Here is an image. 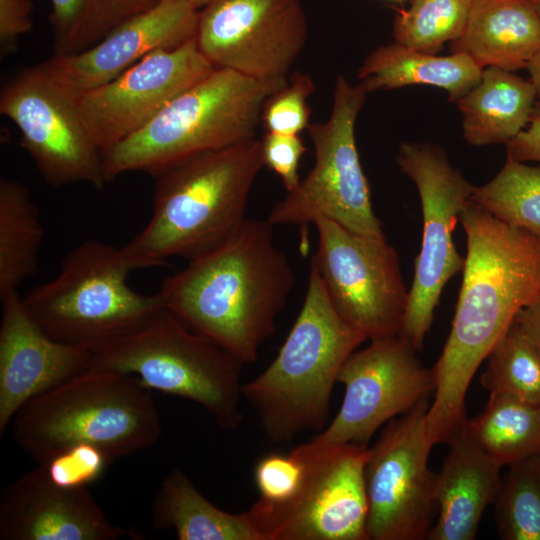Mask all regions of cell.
I'll list each match as a JSON object with an SVG mask.
<instances>
[{"mask_svg":"<svg viewBox=\"0 0 540 540\" xmlns=\"http://www.w3.org/2000/svg\"><path fill=\"white\" fill-rule=\"evenodd\" d=\"M150 391L132 375L87 369L27 401L12 420L14 439L39 464L78 444L110 461L147 449L162 433Z\"/></svg>","mask_w":540,"mask_h":540,"instance_id":"obj_5","label":"cell"},{"mask_svg":"<svg viewBox=\"0 0 540 540\" xmlns=\"http://www.w3.org/2000/svg\"><path fill=\"white\" fill-rule=\"evenodd\" d=\"M307 35L300 0H211L199 9L194 41L215 68L274 79L287 78Z\"/></svg>","mask_w":540,"mask_h":540,"instance_id":"obj_16","label":"cell"},{"mask_svg":"<svg viewBox=\"0 0 540 540\" xmlns=\"http://www.w3.org/2000/svg\"><path fill=\"white\" fill-rule=\"evenodd\" d=\"M198 13L199 9L185 0H160L91 47L74 54L53 55L42 65L77 100L119 77L147 55L194 38Z\"/></svg>","mask_w":540,"mask_h":540,"instance_id":"obj_18","label":"cell"},{"mask_svg":"<svg viewBox=\"0 0 540 540\" xmlns=\"http://www.w3.org/2000/svg\"><path fill=\"white\" fill-rule=\"evenodd\" d=\"M287 81L214 68L141 129L101 152L106 181L134 171L155 176L194 155L255 138L264 102Z\"/></svg>","mask_w":540,"mask_h":540,"instance_id":"obj_6","label":"cell"},{"mask_svg":"<svg viewBox=\"0 0 540 540\" xmlns=\"http://www.w3.org/2000/svg\"><path fill=\"white\" fill-rule=\"evenodd\" d=\"M0 113L15 124L21 145L54 187L107 183L101 150L80 116L77 100L41 64L21 70L1 89Z\"/></svg>","mask_w":540,"mask_h":540,"instance_id":"obj_14","label":"cell"},{"mask_svg":"<svg viewBox=\"0 0 540 540\" xmlns=\"http://www.w3.org/2000/svg\"><path fill=\"white\" fill-rule=\"evenodd\" d=\"M261 148L264 166L279 176L287 192L294 190L300 182V160L307 150L303 139L299 134L266 132Z\"/></svg>","mask_w":540,"mask_h":540,"instance_id":"obj_36","label":"cell"},{"mask_svg":"<svg viewBox=\"0 0 540 540\" xmlns=\"http://www.w3.org/2000/svg\"><path fill=\"white\" fill-rule=\"evenodd\" d=\"M401 336L371 340L344 363L338 382L344 386L340 409L312 440L313 448L368 445L387 421L410 411L434 391L432 371Z\"/></svg>","mask_w":540,"mask_h":540,"instance_id":"obj_15","label":"cell"},{"mask_svg":"<svg viewBox=\"0 0 540 540\" xmlns=\"http://www.w3.org/2000/svg\"><path fill=\"white\" fill-rule=\"evenodd\" d=\"M156 529L180 540H264L250 510L230 513L211 503L180 469L161 482L152 504Z\"/></svg>","mask_w":540,"mask_h":540,"instance_id":"obj_25","label":"cell"},{"mask_svg":"<svg viewBox=\"0 0 540 540\" xmlns=\"http://www.w3.org/2000/svg\"><path fill=\"white\" fill-rule=\"evenodd\" d=\"M263 167L261 140L251 138L161 171L154 176L152 215L122 250L139 269L209 252L246 220L249 194Z\"/></svg>","mask_w":540,"mask_h":540,"instance_id":"obj_3","label":"cell"},{"mask_svg":"<svg viewBox=\"0 0 540 540\" xmlns=\"http://www.w3.org/2000/svg\"><path fill=\"white\" fill-rule=\"evenodd\" d=\"M366 340L338 314L311 262L303 305L278 354L242 387L269 441L287 443L326 427L339 373Z\"/></svg>","mask_w":540,"mask_h":540,"instance_id":"obj_4","label":"cell"},{"mask_svg":"<svg viewBox=\"0 0 540 540\" xmlns=\"http://www.w3.org/2000/svg\"><path fill=\"white\" fill-rule=\"evenodd\" d=\"M391 1H403V0H391Z\"/></svg>","mask_w":540,"mask_h":540,"instance_id":"obj_43","label":"cell"},{"mask_svg":"<svg viewBox=\"0 0 540 540\" xmlns=\"http://www.w3.org/2000/svg\"><path fill=\"white\" fill-rule=\"evenodd\" d=\"M507 157L520 162L540 163V100H537L526 127L506 143Z\"/></svg>","mask_w":540,"mask_h":540,"instance_id":"obj_38","label":"cell"},{"mask_svg":"<svg viewBox=\"0 0 540 540\" xmlns=\"http://www.w3.org/2000/svg\"><path fill=\"white\" fill-rule=\"evenodd\" d=\"M131 534L110 522L87 487L57 485L41 464L0 494L1 540H118Z\"/></svg>","mask_w":540,"mask_h":540,"instance_id":"obj_20","label":"cell"},{"mask_svg":"<svg viewBox=\"0 0 540 540\" xmlns=\"http://www.w3.org/2000/svg\"><path fill=\"white\" fill-rule=\"evenodd\" d=\"M305 471L287 503L249 508L264 540H368L365 464L368 446L344 444L293 449Z\"/></svg>","mask_w":540,"mask_h":540,"instance_id":"obj_11","label":"cell"},{"mask_svg":"<svg viewBox=\"0 0 540 540\" xmlns=\"http://www.w3.org/2000/svg\"><path fill=\"white\" fill-rule=\"evenodd\" d=\"M1 298L0 435L30 399L88 369L92 352L47 335L17 290Z\"/></svg>","mask_w":540,"mask_h":540,"instance_id":"obj_19","label":"cell"},{"mask_svg":"<svg viewBox=\"0 0 540 540\" xmlns=\"http://www.w3.org/2000/svg\"><path fill=\"white\" fill-rule=\"evenodd\" d=\"M304 471V461L294 450L288 454L265 455L254 469L258 501L268 507L287 503L298 491Z\"/></svg>","mask_w":540,"mask_h":540,"instance_id":"obj_34","label":"cell"},{"mask_svg":"<svg viewBox=\"0 0 540 540\" xmlns=\"http://www.w3.org/2000/svg\"><path fill=\"white\" fill-rule=\"evenodd\" d=\"M494 504L504 540H540V451L510 465Z\"/></svg>","mask_w":540,"mask_h":540,"instance_id":"obj_30","label":"cell"},{"mask_svg":"<svg viewBox=\"0 0 540 540\" xmlns=\"http://www.w3.org/2000/svg\"><path fill=\"white\" fill-rule=\"evenodd\" d=\"M425 399L391 420L368 450L365 485L368 540H422L431 529L435 478L426 431Z\"/></svg>","mask_w":540,"mask_h":540,"instance_id":"obj_13","label":"cell"},{"mask_svg":"<svg viewBox=\"0 0 540 540\" xmlns=\"http://www.w3.org/2000/svg\"><path fill=\"white\" fill-rule=\"evenodd\" d=\"M160 0H49L54 55L81 52Z\"/></svg>","mask_w":540,"mask_h":540,"instance_id":"obj_28","label":"cell"},{"mask_svg":"<svg viewBox=\"0 0 540 540\" xmlns=\"http://www.w3.org/2000/svg\"><path fill=\"white\" fill-rule=\"evenodd\" d=\"M465 429L485 453L508 466L540 451V405L490 392L485 409Z\"/></svg>","mask_w":540,"mask_h":540,"instance_id":"obj_27","label":"cell"},{"mask_svg":"<svg viewBox=\"0 0 540 540\" xmlns=\"http://www.w3.org/2000/svg\"><path fill=\"white\" fill-rule=\"evenodd\" d=\"M514 322L540 349V293L518 312Z\"/></svg>","mask_w":540,"mask_h":540,"instance_id":"obj_39","label":"cell"},{"mask_svg":"<svg viewBox=\"0 0 540 540\" xmlns=\"http://www.w3.org/2000/svg\"><path fill=\"white\" fill-rule=\"evenodd\" d=\"M531 1L540 16V0H531Z\"/></svg>","mask_w":540,"mask_h":540,"instance_id":"obj_42","label":"cell"},{"mask_svg":"<svg viewBox=\"0 0 540 540\" xmlns=\"http://www.w3.org/2000/svg\"><path fill=\"white\" fill-rule=\"evenodd\" d=\"M396 162L419 192L423 232L414 277L399 333L420 350L446 283L463 270L453 232L474 187L449 162L445 152L428 143H403Z\"/></svg>","mask_w":540,"mask_h":540,"instance_id":"obj_10","label":"cell"},{"mask_svg":"<svg viewBox=\"0 0 540 540\" xmlns=\"http://www.w3.org/2000/svg\"><path fill=\"white\" fill-rule=\"evenodd\" d=\"M448 444V455L435 478L438 518L427 539L473 540L485 509L499 493L502 466L470 438L465 427Z\"/></svg>","mask_w":540,"mask_h":540,"instance_id":"obj_21","label":"cell"},{"mask_svg":"<svg viewBox=\"0 0 540 540\" xmlns=\"http://www.w3.org/2000/svg\"><path fill=\"white\" fill-rule=\"evenodd\" d=\"M244 364L166 309L92 353L88 369L136 377L149 390L190 400L224 430L242 420Z\"/></svg>","mask_w":540,"mask_h":540,"instance_id":"obj_7","label":"cell"},{"mask_svg":"<svg viewBox=\"0 0 540 540\" xmlns=\"http://www.w3.org/2000/svg\"><path fill=\"white\" fill-rule=\"evenodd\" d=\"M110 460L89 444L72 446L41 465L57 485L69 488L87 487L98 480Z\"/></svg>","mask_w":540,"mask_h":540,"instance_id":"obj_35","label":"cell"},{"mask_svg":"<svg viewBox=\"0 0 540 540\" xmlns=\"http://www.w3.org/2000/svg\"><path fill=\"white\" fill-rule=\"evenodd\" d=\"M471 200L497 219L540 238V166L507 157L492 180L474 187Z\"/></svg>","mask_w":540,"mask_h":540,"instance_id":"obj_29","label":"cell"},{"mask_svg":"<svg viewBox=\"0 0 540 540\" xmlns=\"http://www.w3.org/2000/svg\"><path fill=\"white\" fill-rule=\"evenodd\" d=\"M473 0H411L407 9L397 10L395 42L435 54L447 41L464 30Z\"/></svg>","mask_w":540,"mask_h":540,"instance_id":"obj_32","label":"cell"},{"mask_svg":"<svg viewBox=\"0 0 540 540\" xmlns=\"http://www.w3.org/2000/svg\"><path fill=\"white\" fill-rule=\"evenodd\" d=\"M30 0H0V57L17 50L19 40L32 29Z\"/></svg>","mask_w":540,"mask_h":540,"instance_id":"obj_37","label":"cell"},{"mask_svg":"<svg viewBox=\"0 0 540 540\" xmlns=\"http://www.w3.org/2000/svg\"><path fill=\"white\" fill-rule=\"evenodd\" d=\"M267 218L248 219L222 244L163 279L164 309L243 364L275 332L295 284Z\"/></svg>","mask_w":540,"mask_h":540,"instance_id":"obj_2","label":"cell"},{"mask_svg":"<svg viewBox=\"0 0 540 540\" xmlns=\"http://www.w3.org/2000/svg\"><path fill=\"white\" fill-rule=\"evenodd\" d=\"M487 358L482 383L489 392L540 405V349L514 321Z\"/></svg>","mask_w":540,"mask_h":540,"instance_id":"obj_31","label":"cell"},{"mask_svg":"<svg viewBox=\"0 0 540 540\" xmlns=\"http://www.w3.org/2000/svg\"><path fill=\"white\" fill-rule=\"evenodd\" d=\"M366 95L361 84L337 77L328 119L310 123L306 129L314 147V165L273 206L267 217L271 224L301 226L324 218L354 232L384 234L355 140V123Z\"/></svg>","mask_w":540,"mask_h":540,"instance_id":"obj_9","label":"cell"},{"mask_svg":"<svg viewBox=\"0 0 540 540\" xmlns=\"http://www.w3.org/2000/svg\"><path fill=\"white\" fill-rule=\"evenodd\" d=\"M214 68L192 38L147 55L119 77L81 96L78 110L102 152L141 129Z\"/></svg>","mask_w":540,"mask_h":540,"instance_id":"obj_17","label":"cell"},{"mask_svg":"<svg viewBox=\"0 0 540 540\" xmlns=\"http://www.w3.org/2000/svg\"><path fill=\"white\" fill-rule=\"evenodd\" d=\"M189 3H191L193 6H195L197 9H201L204 7L207 3H209L211 0H185Z\"/></svg>","mask_w":540,"mask_h":540,"instance_id":"obj_41","label":"cell"},{"mask_svg":"<svg viewBox=\"0 0 540 540\" xmlns=\"http://www.w3.org/2000/svg\"><path fill=\"white\" fill-rule=\"evenodd\" d=\"M536 99L530 80L483 68L480 81L456 102L464 139L475 146L507 143L528 124Z\"/></svg>","mask_w":540,"mask_h":540,"instance_id":"obj_24","label":"cell"},{"mask_svg":"<svg viewBox=\"0 0 540 540\" xmlns=\"http://www.w3.org/2000/svg\"><path fill=\"white\" fill-rule=\"evenodd\" d=\"M44 229L30 190L22 182L0 178V296L38 271Z\"/></svg>","mask_w":540,"mask_h":540,"instance_id":"obj_26","label":"cell"},{"mask_svg":"<svg viewBox=\"0 0 540 540\" xmlns=\"http://www.w3.org/2000/svg\"><path fill=\"white\" fill-rule=\"evenodd\" d=\"M526 69L535 88L537 99L540 100V49L531 59Z\"/></svg>","mask_w":540,"mask_h":540,"instance_id":"obj_40","label":"cell"},{"mask_svg":"<svg viewBox=\"0 0 540 540\" xmlns=\"http://www.w3.org/2000/svg\"><path fill=\"white\" fill-rule=\"evenodd\" d=\"M317 268L334 308L367 340L400 333L409 290L396 249L384 234L351 231L328 219L314 222Z\"/></svg>","mask_w":540,"mask_h":540,"instance_id":"obj_12","label":"cell"},{"mask_svg":"<svg viewBox=\"0 0 540 540\" xmlns=\"http://www.w3.org/2000/svg\"><path fill=\"white\" fill-rule=\"evenodd\" d=\"M314 91L312 78L295 72L287 83L264 102L261 119L267 132L300 134L310 124L308 98Z\"/></svg>","mask_w":540,"mask_h":540,"instance_id":"obj_33","label":"cell"},{"mask_svg":"<svg viewBox=\"0 0 540 540\" xmlns=\"http://www.w3.org/2000/svg\"><path fill=\"white\" fill-rule=\"evenodd\" d=\"M540 49V16L531 0H473L452 53H465L481 68H527Z\"/></svg>","mask_w":540,"mask_h":540,"instance_id":"obj_22","label":"cell"},{"mask_svg":"<svg viewBox=\"0 0 540 540\" xmlns=\"http://www.w3.org/2000/svg\"><path fill=\"white\" fill-rule=\"evenodd\" d=\"M138 269L121 247L86 240L64 257L52 280L22 300L51 338L93 353L164 309L158 293L130 287L129 274Z\"/></svg>","mask_w":540,"mask_h":540,"instance_id":"obj_8","label":"cell"},{"mask_svg":"<svg viewBox=\"0 0 540 540\" xmlns=\"http://www.w3.org/2000/svg\"><path fill=\"white\" fill-rule=\"evenodd\" d=\"M482 71L465 53L437 56L394 42L372 51L358 78L367 93L423 84L446 90L450 101L457 102L480 81Z\"/></svg>","mask_w":540,"mask_h":540,"instance_id":"obj_23","label":"cell"},{"mask_svg":"<svg viewBox=\"0 0 540 540\" xmlns=\"http://www.w3.org/2000/svg\"><path fill=\"white\" fill-rule=\"evenodd\" d=\"M459 221L467 237L463 279L452 327L431 369L426 415L430 442L448 443L466 425L465 398L481 363L540 293V238L509 225L470 199Z\"/></svg>","mask_w":540,"mask_h":540,"instance_id":"obj_1","label":"cell"}]
</instances>
